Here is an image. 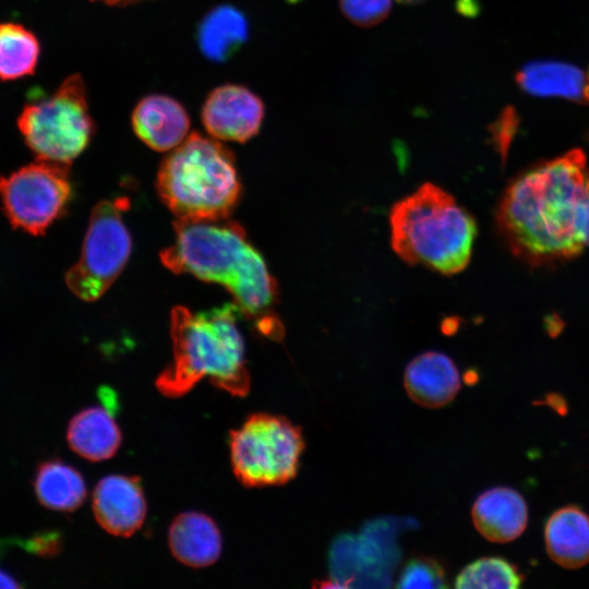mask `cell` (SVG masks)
I'll list each match as a JSON object with an SVG mask.
<instances>
[{
    "mask_svg": "<svg viewBox=\"0 0 589 589\" xmlns=\"http://www.w3.org/2000/svg\"><path fill=\"white\" fill-rule=\"evenodd\" d=\"M589 166L581 149L536 165L503 193L496 225L514 255L534 266L578 256L587 245Z\"/></svg>",
    "mask_w": 589,
    "mask_h": 589,
    "instance_id": "obj_1",
    "label": "cell"
},
{
    "mask_svg": "<svg viewBox=\"0 0 589 589\" xmlns=\"http://www.w3.org/2000/svg\"><path fill=\"white\" fill-rule=\"evenodd\" d=\"M225 220H176L175 242L161 252L160 260L176 274L224 286L261 333L277 338L283 327L275 313L276 280L243 228Z\"/></svg>",
    "mask_w": 589,
    "mask_h": 589,
    "instance_id": "obj_2",
    "label": "cell"
},
{
    "mask_svg": "<svg viewBox=\"0 0 589 589\" xmlns=\"http://www.w3.org/2000/svg\"><path fill=\"white\" fill-rule=\"evenodd\" d=\"M239 312L233 303L200 313L181 305L171 310L173 361L155 382L161 394L180 397L205 376L231 395L249 393L244 344L237 326Z\"/></svg>",
    "mask_w": 589,
    "mask_h": 589,
    "instance_id": "obj_3",
    "label": "cell"
},
{
    "mask_svg": "<svg viewBox=\"0 0 589 589\" xmlns=\"http://www.w3.org/2000/svg\"><path fill=\"white\" fill-rule=\"evenodd\" d=\"M389 225L392 248L409 265L453 275L469 263L476 220L434 183L426 182L398 201L390 209Z\"/></svg>",
    "mask_w": 589,
    "mask_h": 589,
    "instance_id": "obj_4",
    "label": "cell"
},
{
    "mask_svg": "<svg viewBox=\"0 0 589 589\" xmlns=\"http://www.w3.org/2000/svg\"><path fill=\"white\" fill-rule=\"evenodd\" d=\"M156 187L182 221L227 219L241 191L232 153L199 133L187 136L163 160Z\"/></svg>",
    "mask_w": 589,
    "mask_h": 589,
    "instance_id": "obj_5",
    "label": "cell"
},
{
    "mask_svg": "<svg viewBox=\"0 0 589 589\" xmlns=\"http://www.w3.org/2000/svg\"><path fill=\"white\" fill-rule=\"evenodd\" d=\"M17 125L37 159L69 165L94 131L81 76H69L49 97L25 105Z\"/></svg>",
    "mask_w": 589,
    "mask_h": 589,
    "instance_id": "obj_6",
    "label": "cell"
},
{
    "mask_svg": "<svg viewBox=\"0 0 589 589\" xmlns=\"http://www.w3.org/2000/svg\"><path fill=\"white\" fill-rule=\"evenodd\" d=\"M304 447L301 429L281 416L254 413L230 432L232 470L247 488L281 485L292 480Z\"/></svg>",
    "mask_w": 589,
    "mask_h": 589,
    "instance_id": "obj_7",
    "label": "cell"
},
{
    "mask_svg": "<svg viewBox=\"0 0 589 589\" xmlns=\"http://www.w3.org/2000/svg\"><path fill=\"white\" fill-rule=\"evenodd\" d=\"M128 206V200L116 199L94 207L80 260L65 275L67 286L80 299H98L123 269L131 253V237L122 218Z\"/></svg>",
    "mask_w": 589,
    "mask_h": 589,
    "instance_id": "obj_8",
    "label": "cell"
},
{
    "mask_svg": "<svg viewBox=\"0 0 589 589\" xmlns=\"http://www.w3.org/2000/svg\"><path fill=\"white\" fill-rule=\"evenodd\" d=\"M68 165L37 160L0 178V199L12 226L43 235L70 197Z\"/></svg>",
    "mask_w": 589,
    "mask_h": 589,
    "instance_id": "obj_9",
    "label": "cell"
},
{
    "mask_svg": "<svg viewBox=\"0 0 589 589\" xmlns=\"http://www.w3.org/2000/svg\"><path fill=\"white\" fill-rule=\"evenodd\" d=\"M264 118L263 101L250 89L239 85H223L206 98L202 121L215 139L245 142L254 136Z\"/></svg>",
    "mask_w": 589,
    "mask_h": 589,
    "instance_id": "obj_10",
    "label": "cell"
},
{
    "mask_svg": "<svg viewBox=\"0 0 589 589\" xmlns=\"http://www.w3.org/2000/svg\"><path fill=\"white\" fill-rule=\"evenodd\" d=\"M93 512L108 533L130 537L137 531L146 515V503L136 477L109 476L101 479L93 494Z\"/></svg>",
    "mask_w": 589,
    "mask_h": 589,
    "instance_id": "obj_11",
    "label": "cell"
},
{
    "mask_svg": "<svg viewBox=\"0 0 589 589\" xmlns=\"http://www.w3.org/2000/svg\"><path fill=\"white\" fill-rule=\"evenodd\" d=\"M476 529L489 541L505 543L518 538L528 522V507L514 489L496 486L481 493L471 509Z\"/></svg>",
    "mask_w": 589,
    "mask_h": 589,
    "instance_id": "obj_12",
    "label": "cell"
},
{
    "mask_svg": "<svg viewBox=\"0 0 589 589\" xmlns=\"http://www.w3.org/2000/svg\"><path fill=\"white\" fill-rule=\"evenodd\" d=\"M409 397L426 408H440L452 401L460 389V376L453 360L437 351L417 356L404 376Z\"/></svg>",
    "mask_w": 589,
    "mask_h": 589,
    "instance_id": "obj_13",
    "label": "cell"
},
{
    "mask_svg": "<svg viewBox=\"0 0 589 589\" xmlns=\"http://www.w3.org/2000/svg\"><path fill=\"white\" fill-rule=\"evenodd\" d=\"M132 124L135 134L146 145L166 152L187 139L190 119L184 108L173 98L151 95L136 105Z\"/></svg>",
    "mask_w": 589,
    "mask_h": 589,
    "instance_id": "obj_14",
    "label": "cell"
},
{
    "mask_svg": "<svg viewBox=\"0 0 589 589\" xmlns=\"http://www.w3.org/2000/svg\"><path fill=\"white\" fill-rule=\"evenodd\" d=\"M168 542L172 555L194 568L214 564L221 553V537L216 524L194 512L183 513L172 521Z\"/></svg>",
    "mask_w": 589,
    "mask_h": 589,
    "instance_id": "obj_15",
    "label": "cell"
},
{
    "mask_svg": "<svg viewBox=\"0 0 589 589\" xmlns=\"http://www.w3.org/2000/svg\"><path fill=\"white\" fill-rule=\"evenodd\" d=\"M549 556L565 568H579L589 562V516L576 505L555 510L544 527Z\"/></svg>",
    "mask_w": 589,
    "mask_h": 589,
    "instance_id": "obj_16",
    "label": "cell"
},
{
    "mask_svg": "<svg viewBox=\"0 0 589 589\" xmlns=\"http://www.w3.org/2000/svg\"><path fill=\"white\" fill-rule=\"evenodd\" d=\"M525 92L539 97H561L589 104V72L560 61H533L517 74Z\"/></svg>",
    "mask_w": 589,
    "mask_h": 589,
    "instance_id": "obj_17",
    "label": "cell"
},
{
    "mask_svg": "<svg viewBox=\"0 0 589 589\" xmlns=\"http://www.w3.org/2000/svg\"><path fill=\"white\" fill-rule=\"evenodd\" d=\"M67 440L71 449L81 457L100 461L116 454L121 433L108 411L94 407L80 411L71 419Z\"/></svg>",
    "mask_w": 589,
    "mask_h": 589,
    "instance_id": "obj_18",
    "label": "cell"
},
{
    "mask_svg": "<svg viewBox=\"0 0 589 589\" xmlns=\"http://www.w3.org/2000/svg\"><path fill=\"white\" fill-rule=\"evenodd\" d=\"M34 489L40 504L60 512H73L86 498L82 476L60 460L41 462L35 473Z\"/></svg>",
    "mask_w": 589,
    "mask_h": 589,
    "instance_id": "obj_19",
    "label": "cell"
},
{
    "mask_svg": "<svg viewBox=\"0 0 589 589\" xmlns=\"http://www.w3.org/2000/svg\"><path fill=\"white\" fill-rule=\"evenodd\" d=\"M36 36L23 25L0 23V79L16 80L34 72L39 58Z\"/></svg>",
    "mask_w": 589,
    "mask_h": 589,
    "instance_id": "obj_20",
    "label": "cell"
},
{
    "mask_svg": "<svg viewBox=\"0 0 589 589\" xmlns=\"http://www.w3.org/2000/svg\"><path fill=\"white\" fill-rule=\"evenodd\" d=\"M524 576L516 565L502 557H482L467 565L456 577L459 589L508 588L521 586Z\"/></svg>",
    "mask_w": 589,
    "mask_h": 589,
    "instance_id": "obj_21",
    "label": "cell"
},
{
    "mask_svg": "<svg viewBox=\"0 0 589 589\" xmlns=\"http://www.w3.org/2000/svg\"><path fill=\"white\" fill-rule=\"evenodd\" d=\"M247 35L245 20L237 11L220 8L213 12L201 28V44L213 58H223Z\"/></svg>",
    "mask_w": 589,
    "mask_h": 589,
    "instance_id": "obj_22",
    "label": "cell"
},
{
    "mask_svg": "<svg viewBox=\"0 0 589 589\" xmlns=\"http://www.w3.org/2000/svg\"><path fill=\"white\" fill-rule=\"evenodd\" d=\"M447 586L443 566L434 558L425 556L410 560L396 585L397 588H446Z\"/></svg>",
    "mask_w": 589,
    "mask_h": 589,
    "instance_id": "obj_23",
    "label": "cell"
},
{
    "mask_svg": "<svg viewBox=\"0 0 589 589\" xmlns=\"http://www.w3.org/2000/svg\"><path fill=\"white\" fill-rule=\"evenodd\" d=\"M344 15L351 23L370 27L382 22L392 9V0H339Z\"/></svg>",
    "mask_w": 589,
    "mask_h": 589,
    "instance_id": "obj_24",
    "label": "cell"
},
{
    "mask_svg": "<svg viewBox=\"0 0 589 589\" xmlns=\"http://www.w3.org/2000/svg\"><path fill=\"white\" fill-rule=\"evenodd\" d=\"M515 127L516 116L512 109H506L493 125L494 142L503 154L506 152Z\"/></svg>",
    "mask_w": 589,
    "mask_h": 589,
    "instance_id": "obj_25",
    "label": "cell"
},
{
    "mask_svg": "<svg viewBox=\"0 0 589 589\" xmlns=\"http://www.w3.org/2000/svg\"><path fill=\"white\" fill-rule=\"evenodd\" d=\"M59 546L58 538L56 534H43L38 537H33L27 540L25 548L35 554L38 555H49L57 553Z\"/></svg>",
    "mask_w": 589,
    "mask_h": 589,
    "instance_id": "obj_26",
    "label": "cell"
},
{
    "mask_svg": "<svg viewBox=\"0 0 589 589\" xmlns=\"http://www.w3.org/2000/svg\"><path fill=\"white\" fill-rule=\"evenodd\" d=\"M543 402L553 408L560 414H565L567 411V404L558 394L552 393L546 395Z\"/></svg>",
    "mask_w": 589,
    "mask_h": 589,
    "instance_id": "obj_27",
    "label": "cell"
},
{
    "mask_svg": "<svg viewBox=\"0 0 589 589\" xmlns=\"http://www.w3.org/2000/svg\"><path fill=\"white\" fill-rule=\"evenodd\" d=\"M21 585L16 581V579L7 573L5 570L0 568V588H20Z\"/></svg>",
    "mask_w": 589,
    "mask_h": 589,
    "instance_id": "obj_28",
    "label": "cell"
},
{
    "mask_svg": "<svg viewBox=\"0 0 589 589\" xmlns=\"http://www.w3.org/2000/svg\"><path fill=\"white\" fill-rule=\"evenodd\" d=\"M98 1H101L104 3H107V4H129V3H133V2H137V1H143V0H98Z\"/></svg>",
    "mask_w": 589,
    "mask_h": 589,
    "instance_id": "obj_29",
    "label": "cell"
},
{
    "mask_svg": "<svg viewBox=\"0 0 589 589\" xmlns=\"http://www.w3.org/2000/svg\"><path fill=\"white\" fill-rule=\"evenodd\" d=\"M586 239H587V245H588L589 244V207H588L587 216H586Z\"/></svg>",
    "mask_w": 589,
    "mask_h": 589,
    "instance_id": "obj_30",
    "label": "cell"
},
{
    "mask_svg": "<svg viewBox=\"0 0 589 589\" xmlns=\"http://www.w3.org/2000/svg\"><path fill=\"white\" fill-rule=\"evenodd\" d=\"M399 1L400 3H405V4H416V3H420L424 0H397Z\"/></svg>",
    "mask_w": 589,
    "mask_h": 589,
    "instance_id": "obj_31",
    "label": "cell"
},
{
    "mask_svg": "<svg viewBox=\"0 0 589 589\" xmlns=\"http://www.w3.org/2000/svg\"><path fill=\"white\" fill-rule=\"evenodd\" d=\"M3 546H4L3 543H0V553H1V549H2Z\"/></svg>",
    "mask_w": 589,
    "mask_h": 589,
    "instance_id": "obj_32",
    "label": "cell"
}]
</instances>
